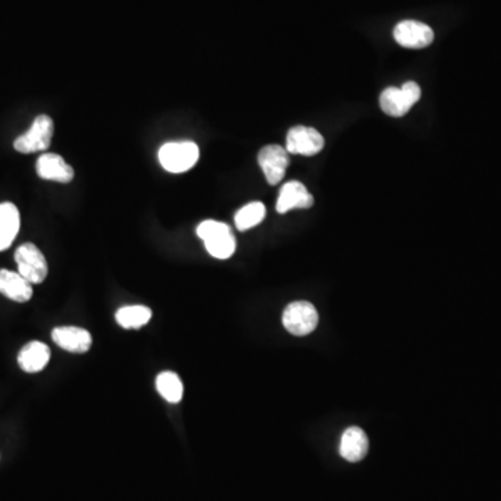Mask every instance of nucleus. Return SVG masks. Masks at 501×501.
Masks as SVG:
<instances>
[{
    "label": "nucleus",
    "instance_id": "nucleus-10",
    "mask_svg": "<svg viewBox=\"0 0 501 501\" xmlns=\"http://www.w3.org/2000/svg\"><path fill=\"white\" fill-rule=\"evenodd\" d=\"M52 340L58 344L62 349L73 352V354H84L89 351L93 346V337L88 330L77 326L56 327L52 332Z\"/></svg>",
    "mask_w": 501,
    "mask_h": 501
},
{
    "label": "nucleus",
    "instance_id": "nucleus-14",
    "mask_svg": "<svg viewBox=\"0 0 501 501\" xmlns=\"http://www.w3.org/2000/svg\"><path fill=\"white\" fill-rule=\"evenodd\" d=\"M369 450L368 436L361 428L352 426L347 429L340 443V454L349 463H358L364 460Z\"/></svg>",
    "mask_w": 501,
    "mask_h": 501
},
{
    "label": "nucleus",
    "instance_id": "nucleus-4",
    "mask_svg": "<svg viewBox=\"0 0 501 501\" xmlns=\"http://www.w3.org/2000/svg\"><path fill=\"white\" fill-rule=\"evenodd\" d=\"M19 273L31 284H41L48 276V262L41 250L32 242L20 245L14 254Z\"/></svg>",
    "mask_w": 501,
    "mask_h": 501
},
{
    "label": "nucleus",
    "instance_id": "nucleus-9",
    "mask_svg": "<svg viewBox=\"0 0 501 501\" xmlns=\"http://www.w3.org/2000/svg\"><path fill=\"white\" fill-rule=\"evenodd\" d=\"M286 144V150L289 153L312 156L324 150V138L315 128L297 126L287 133Z\"/></svg>",
    "mask_w": 501,
    "mask_h": 501
},
{
    "label": "nucleus",
    "instance_id": "nucleus-12",
    "mask_svg": "<svg viewBox=\"0 0 501 501\" xmlns=\"http://www.w3.org/2000/svg\"><path fill=\"white\" fill-rule=\"evenodd\" d=\"M37 175L42 180L56 183H70L74 178V170L58 153H44L37 160Z\"/></svg>",
    "mask_w": 501,
    "mask_h": 501
},
{
    "label": "nucleus",
    "instance_id": "nucleus-17",
    "mask_svg": "<svg viewBox=\"0 0 501 501\" xmlns=\"http://www.w3.org/2000/svg\"><path fill=\"white\" fill-rule=\"evenodd\" d=\"M151 317H152V311L145 305H130V307H123L116 312V322L123 329L127 330L141 329L148 324Z\"/></svg>",
    "mask_w": 501,
    "mask_h": 501
},
{
    "label": "nucleus",
    "instance_id": "nucleus-13",
    "mask_svg": "<svg viewBox=\"0 0 501 501\" xmlns=\"http://www.w3.org/2000/svg\"><path fill=\"white\" fill-rule=\"evenodd\" d=\"M0 294L14 302H27L32 299L34 290L29 280L20 275L19 272L0 269Z\"/></svg>",
    "mask_w": 501,
    "mask_h": 501
},
{
    "label": "nucleus",
    "instance_id": "nucleus-2",
    "mask_svg": "<svg viewBox=\"0 0 501 501\" xmlns=\"http://www.w3.org/2000/svg\"><path fill=\"white\" fill-rule=\"evenodd\" d=\"M159 162L168 173H185L200 159V148L193 141L168 143L159 150Z\"/></svg>",
    "mask_w": 501,
    "mask_h": 501
},
{
    "label": "nucleus",
    "instance_id": "nucleus-15",
    "mask_svg": "<svg viewBox=\"0 0 501 501\" xmlns=\"http://www.w3.org/2000/svg\"><path fill=\"white\" fill-rule=\"evenodd\" d=\"M49 359H51V349L41 341L26 344L17 357L20 368L27 374L44 371L45 366L48 365Z\"/></svg>",
    "mask_w": 501,
    "mask_h": 501
},
{
    "label": "nucleus",
    "instance_id": "nucleus-6",
    "mask_svg": "<svg viewBox=\"0 0 501 501\" xmlns=\"http://www.w3.org/2000/svg\"><path fill=\"white\" fill-rule=\"evenodd\" d=\"M319 315L308 301H295L283 312V324L294 336H307L316 329Z\"/></svg>",
    "mask_w": 501,
    "mask_h": 501
},
{
    "label": "nucleus",
    "instance_id": "nucleus-19",
    "mask_svg": "<svg viewBox=\"0 0 501 501\" xmlns=\"http://www.w3.org/2000/svg\"><path fill=\"white\" fill-rule=\"evenodd\" d=\"M267 216V208L262 202H250L235 213V227L240 232H247L259 225Z\"/></svg>",
    "mask_w": 501,
    "mask_h": 501
},
{
    "label": "nucleus",
    "instance_id": "nucleus-5",
    "mask_svg": "<svg viewBox=\"0 0 501 501\" xmlns=\"http://www.w3.org/2000/svg\"><path fill=\"white\" fill-rule=\"evenodd\" d=\"M53 131V120L46 115L38 116L29 130L14 141V150L20 153L44 152L51 146Z\"/></svg>",
    "mask_w": 501,
    "mask_h": 501
},
{
    "label": "nucleus",
    "instance_id": "nucleus-11",
    "mask_svg": "<svg viewBox=\"0 0 501 501\" xmlns=\"http://www.w3.org/2000/svg\"><path fill=\"white\" fill-rule=\"evenodd\" d=\"M314 205V197L300 181H290L283 185L277 198L276 209L287 213L292 209H308Z\"/></svg>",
    "mask_w": 501,
    "mask_h": 501
},
{
    "label": "nucleus",
    "instance_id": "nucleus-3",
    "mask_svg": "<svg viewBox=\"0 0 501 501\" xmlns=\"http://www.w3.org/2000/svg\"><path fill=\"white\" fill-rule=\"evenodd\" d=\"M421 99V88L414 81L404 84L401 88L389 86L381 95V108L391 118H403L409 109Z\"/></svg>",
    "mask_w": 501,
    "mask_h": 501
},
{
    "label": "nucleus",
    "instance_id": "nucleus-7",
    "mask_svg": "<svg viewBox=\"0 0 501 501\" xmlns=\"http://www.w3.org/2000/svg\"><path fill=\"white\" fill-rule=\"evenodd\" d=\"M394 39L397 44L408 49H423L435 39V32L431 27L415 20H406L397 24L394 29Z\"/></svg>",
    "mask_w": 501,
    "mask_h": 501
},
{
    "label": "nucleus",
    "instance_id": "nucleus-8",
    "mask_svg": "<svg viewBox=\"0 0 501 501\" xmlns=\"http://www.w3.org/2000/svg\"><path fill=\"white\" fill-rule=\"evenodd\" d=\"M258 163L267 183L270 185H279L286 175L287 166L290 163L289 152L286 148L280 145L265 146L258 155Z\"/></svg>",
    "mask_w": 501,
    "mask_h": 501
},
{
    "label": "nucleus",
    "instance_id": "nucleus-1",
    "mask_svg": "<svg viewBox=\"0 0 501 501\" xmlns=\"http://www.w3.org/2000/svg\"><path fill=\"white\" fill-rule=\"evenodd\" d=\"M198 237L205 242L208 252L216 259H229L235 252L237 242L229 225L205 220L197 227Z\"/></svg>",
    "mask_w": 501,
    "mask_h": 501
},
{
    "label": "nucleus",
    "instance_id": "nucleus-18",
    "mask_svg": "<svg viewBox=\"0 0 501 501\" xmlns=\"http://www.w3.org/2000/svg\"><path fill=\"white\" fill-rule=\"evenodd\" d=\"M156 389L158 393L165 398L168 403H180L185 394V386L175 372H162L156 378Z\"/></svg>",
    "mask_w": 501,
    "mask_h": 501
},
{
    "label": "nucleus",
    "instance_id": "nucleus-16",
    "mask_svg": "<svg viewBox=\"0 0 501 501\" xmlns=\"http://www.w3.org/2000/svg\"><path fill=\"white\" fill-rule=\"evenodd\" d=\"M20 230V212L12 202L0 203V250L13 244Z\"/></svg>",
    "mask_w": 501,
    "mask_h": 501
}]
</instances>
